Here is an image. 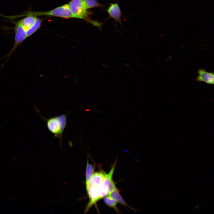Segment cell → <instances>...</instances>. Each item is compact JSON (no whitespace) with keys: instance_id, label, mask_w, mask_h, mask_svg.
<instances>
[{"instance_id":"obj_5","label":"cell","mask_w":214,"mask_h":214,"mask_svg":"<svg viewBox=\"0 0 214 214\" xmlns=\"http://www.w3.org/2000/svg\"><path fill=\"white\" fill-rule=\"evenodd\" d=\"M68 5L72 13L77 18L84 19L88 16L89 13L84 0H72Z\"/></svg>"},{"instance_id":"obj_6","label":"cell","mask_w":214,"mask_h":214,"mask_svg":"<svg viewBox=\"0 0 214 214\" xmlns=\"http://www.w3.org/2000/svg\"><path fill=\"white\" fill-rule=\"evenodd\" d=\"M107 12L110 17L114 19L120 24L122 12L119 5L117 3H111L107 10Z\"/></svg>"},{"instance_id":"obj_13","label":"cell","mask_w":214,"mask_h":214,"mask_svg":"<svg viewBox=\"0 0 214 214\" xmlns=\"http://www.w3.org/2000/svg\"><path fill=\"white\" fill-rule=\"evenodd\" d=\"M84 1L87 9L103 6L96 0H84Z\"/></svg>"},{"instance_id":"obj_9","label":"cell","mask_w":214,"mask_h":214,"mask_svg":"<svg viewBox=\"0 0 214 214\" xmlns=\"http://www.w3.org/2000/svg\"><path fill=\"white\" fill-rule=\"evenodd\" d=\"M111 198L124 206H127L130 208L133 209L129 206L125 201L119 193V191L116 187L111 191L107 195Z\"/></svg>"},{"instance_id":"obj_1","label":"cell","mask_w":214,"mask_h":214,"mask_svg":"<svg viewBox=\"0 0 214 214\" xmlns=\"http://www.w3.org/2000/svg\"><path fill=\"white\" fill-rule=\"evenodd\" d=\"M105 174L103 171L94 173L86 185L89 201L86 206L85 213L98 201L110 192L112 181L109 178L104 177Z\"/></svg>"},{"instance_id":"obj_12","label":"cell","mask_w":214,"mask_h":214,"mask_svg":"<svg viewBox=\"0 0 214 214\" xmlns=\"http://www.w3.org/2000/svg\"><path fill=\"white\" fill-rule=\"evenodd\" d=\"M41 23V20L37 18L34 25L26 32L27 38L32 35L38 29L40 26Z\"/></svg>"},{"instance_id":"obj_10","label":"cell","mask_w":214,"mask_h":214,"mask_svg":"<svg viewBox=\"0 0 214 214\" xmlns=\"http://www.w3.org/2000/svg\"><path fill=\"white\" fill-rule=\"evenodd\" d=\"M105 204L108 206L113 208L117 213H119V210L117 208V202L108 195L103 198Z\"/></svg>"},{"instance_id":"obj_4","label":"cell","mask_w":214,"mask_h":214,"mask_svg":"<svg viewBox=\"0 0 214 214\" xmlns=\"http://www.w3.org/2000/svg\"><path fill=\"white\" fill-rule=\"evenodd\" d=\"M15 37L14 44L11 51L5 56L7 58L6 62L8 59L11 55L18 48L20 45L27 38L26 30L19 21H17L15 23Z\"/></svg>"},{"instance_id":"obj_8","label":"cell","mask_w":214,"mask_h":214,"mask_svg":"<svg viewBox=\"0 0 214 214\" xmlns=\"http://www.w3.org/2000/svg\"><path fill=\"white\" fill-rule=\"evenodd\" d=\"M37 18L35 16L27 15L23 18L19 20L25 29L26 32L28 29L31 28L34 25Z\"/></svg>"},{"instance_id":"obj_11","label":"cell","mask_w":214,"mask_h":214,"mask_svg":"<svg viewBox=\"0 0 214 214\" xmlns=\"http://www.w3.org/2000/svg\"><path fill=\"white\" fill-rule=\"evenodd\" d=\"M95 168L92 164H90L87 160L86 170V185L89 182L94 173Z\"/></svg>"},{"instance_id":"obj_2","label":"cell","mask_w":214,"mask_h":214,"mask_svg":"<svg viewBox=\"0 0 214 214\" xmlns=\"http://www.w3.org/2000/svg\"><path fill=\"white\" fill-rule=\"evenodd\" d=\"M67 116L66 114H61L48 119L43 117L48 129L53 134L55 137L59 139L61 144L62 134L67 126Z\"/></svg>"},{"instance_id":"obj_7","label":"cell","mask_w":214,"mask_h":214,"mask_svg":"<svg viewBox=\"0 0 214 214\" xmlns=\"http://www.w3.org/2000/svg\"><path fill=\"white\" fill-rule=\"evenodd\" d=\"M198 76L196 80L199 82H204L209 84H213L214 75L212 72L206 71L204 69H200L198 71Z\"/></svg>"},{"instance_id":"obj_3","label":"cell","mask_w":214,"mask_h":214,"mask_svg":"<svg viewBox=\"0 0 214 214\" xmlns=\"http://www.w3.org/2000/svg\"><path fill=\"white\" fill-rule=\"evenodd\" d=\"M30 15L35 16H51L64 18H77L71 12L68 4H65L48 11L29 12L26 15Z\"/></svg>"}]
</instances>
